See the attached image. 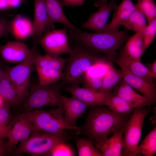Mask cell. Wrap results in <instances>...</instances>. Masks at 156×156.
Instances as JSON below:
<instances>
[{"mask_svg":"<svg viewBox=\"0 0 156 156\" xmlns=\"http://www.w3.org/2000/svg\"><path fill=\"white\" fill-rule=\"evenodd\" d=\"M8 126L3 127L0 126V140L8 138Z\"/></svg>","mask_w":156,"mask_h":156,"instance_id":"41","label":"cell"},{"mask_svg":"<svg viewBox=\"0 0 156 156\" xmlns=\"http://www.w3.org/2000/svg\"><path fill=\"white\" fill-rule=\"evenodd\" d=\"M47 15V24L44 32L54 28L55 23H61L68 29L79 30L67 18L63 10L64 5L59 0H45Z\"/></svg>","mask_w":156,"mask_h":156,"instance_id":"13","label":"cell"},{"mask_svg":"<svg viewBox=\"0 0 156 156\" xmlns=\"http://www.w3.org/2000/svg\"><path fill=\"white\" fill-rule=\"evenodd\" d=\"M68 35L72 40L84 47L105 55L111 62L116 59V51L130 37L128 30L115 32L88 33L68 29Z\"/></svg>","mask_w":156,"mask_h":156,"instance_id":"3","label":"cell"},{"mask_svg":"<svg viewBox=\"0 0 156 156\" xmlns=\"http://www.w3.org/2000/svg\"><path fill=\"white\" fill-rule=\"evenodd\" d=\"M62 89L58 83L42 86L38 83L30 84L28 97L23 106L25 111L46 106H63Z\"/></svg>","mask_w":156,"mask_h":156,"instance_id":"6","label":"cell"},{"mask_svg":"<svg viewBox=\"0 0 156 156\" xmlns=\"http://www.w3.org/2000/svg\"><path fill=\"white\" fill-rule=\"evenodd\" d=\"M116 1L107 0L101 4L98 9L91 13L88 19L83 23L81 27L95 32H103L107 24V21L111 12L117 6Z\"/></svg>","mask_w":156,"mask_h":156,"instance_id":"12","label":"cell"},{"mask_svg":"<svg viewBox=\"0 0 156 156\" xmlns=\"http://www.w3.org/2000/svg\"><path fill=\"white\" fill-rule=\"evenodd\" d=\"M124 128L116 133L109 138L94 144L104 156H122L123 148V135Z\"/></svg>","mask_w":156,"mask_h":156,"instance_id":"19","label":"cell"},{"mask_svg":"<svg viewBox=\"0 0 156 156\" xmlns=\"http://www.w3.org/2000/svg\"><path fill=\"white\" fill-rule=\"evenodd\" d=\"M10 8L8 0H0V11L6 10Z\"/></svg>","mask_w":156,"mask_h":156,"instance_id":"43","label":"cell"},{"mask_svg":"<svg viewBox=\"0 0 156 156\" xmlns=\"http://www.w3.org/2000/svg\"><path fill=\"white\" fill-rule=\"evenodd\" d=\"M11 107L9 103L5 102L0 107V126H7L13 119L10 112Z\"/></svg>","mask_w":156,"mask_h":156,"instance_id":"35","label":"cell"},{"mask_svg":"<svg viewBox=\"0 0 156 156\" xmlns=\"http://www.w3.org/2000/svg\"><path fill=\"white\" fill-rule=\"evenodd\" d=\"M111 62L107 65V71L103 77L102 84L99 91L105 93L112 92L113 89L123 78L122 71L115 68Z\"/></svg>","mask_w":156,"mask_h":156,"instance_id":"24","label":"cell"},{"mask_svg":"<svg viewBox=\"0 0 156 156\" xmlns=\"http://www.w3.org/2000/svg\"><path fill=\"white\" fill-rule=\"evenodd\" d=\"M113 90V93L120 97L135 107H141L151 105L144 96L137 92L123 79Z\"/></svg>","mask_w":156,"mask_h":156,"instance_id":"20","label":"cell"},{"mask_svg":"<svg viewBox=\"0 0 156 156\" xmlns=\"http://www.w3.org/2000/svg\"><path fill=\"white\" fill-rule=\"evenodd\" d=\"M9 29L18 41L25 40L34 35L33 23L28 17L18 14L10 21Z\"/></svg>","mask_w":156,"mask_h":156,"instance_id":"18","label":"cell"},{"mask_svg":"<svg viewBox=\"0 0 156 156\" xmlns=\"http://www.w3.org/2000/svg\"><path fill=\"white\" fill-rule=\"evenodd\" d=\"M5 62L2 59V58L0 56V66L2 65H5Z\"/></svg>","mask_w":156,"mask_h":156,"instance_id":"46","label":"cell"},{"mask_svg":"<svg viewBox=\"0 0 156 156\" xmlns=\"http://www.w3.org/2000/svg\"><path fill=\"white\" fill-rule=\"evenodd\" d=\"M32 51V49L20 41H10L0 47V56L9 63L21 62L29 57Z\"/></svg>","mask_w":156,"mask_h":156,"instance_id":"15","label":"cell"},{"mask_svg":"<svg viewBox=\"0 0 156 156\" xmlns=\"http://www.w3.org/2000/svg\"><path fill=\"white\" fill-rule=\"evenodd\" d=\"M64 88L88 107L96 105L106 106L108 98L112 93H104L99 91H95L85 88H81L79 86H67Z\"/></svg>","mask_w":156,"mask_h":156,"instance_id":"14","label":"cell"},{"mask_svg":"<svg viewBox=\"0 0 156 156\" xmlns=\"http://www.w3.org/2000/svg\"><path fill=\"white\" fill-rule=\"evenodd\" d=\"M138 155L152 156L156 153V127L149 133L140 144L137 148Z\"/></svg>","mask_w":156,"mask_h":156,"instance_id":"31","label":"cell"},{"mask_svg":"<svg viewBox=\"0 0 156 156\" xmlns=\"http://www.w3.org/2000/svg\"><path fill=\"white\" fill-rule=\"evenodd\" d=\"M103 77L90 76L87 74L84 80L83 87L95 91H99L101 87Z\"/></svg>","mask_w":156,"mask_h":156,"instance_id":"34","label":"cell"},{"mask_svg":"<svg viewBox=\"0 0 156 156\" xmlns=\"http://www.w3.org/2000/svg\"><path fill=\"white\" fill-rule=\"evenodd\" d=\"M8 125V140L7 144L12 151L18 143L27 138L35 131L31 122L21 114L13 118Z\"/></svg>","mask_w":156,"mask_h":156,"instance_id":"10","label":"cell"},{"mask_svg":"<svg viewBox=\"0 0 156 156\" xmlns=\"http://www.w3.org/2000/svg\"><path fill=\"white\" fill-rule=\"evenodd\" d=\"M123 73V80L136 91L144 96L151 103L156 102V84L152 78L135 75L126 69L120 68Z\"/></svg>","mask_w":156,"mask_h":156,"instance_id":"11","label":"cell"},{"mask_svg":"<svg viewBox=\"0 0 156 156\" xmlns=\"http://www.w3.org/2000/svg\"><path fill=\"white\" fill-rule=\"evenodd\" d=\"M69 54V60L63 69L64 76L58 83L62 89L67 86H79L90 68L107 64L110 61L103 53L76 42Z\"/></svg>","mask_w":156,"mask_h":156,"instance_id":"2","label":"cell"},{"mask_svg":"<svg viewBox=\"0 0 156 156\" xmlns=\"http://www.w3.org/2000/svg\"><path fill=\"white\" fill-rule=\"evenodd\" d=\"M36 46L32 49L31 55L25 60L12 67H6L5 74L15 86L20 103L28 96L30 86V77L33 70V59L37 49Z\"/></svg>","mask_w":156,"mask_h":156,"instance_id":"8","label":"cell"},{"mask_svg":"<svg viewBox=\"0 0 156 156\" xmlns=\"http://www.w3.org/2000/svg\"><path fill=\"white\" fill-rule=\"evenodd\" d=\"M68 60L69 58H64L47 54L41 55L37 49L34 54L33 63L36 67L62 71Z\"/></svg>","mask_w":156,"mask_h":156,"instance_id":"22","label":"cell"},{"mask_svg":"<svg viewBox=\"0 0 156 156\" xmlns=\"http://www.w3.org/2000/svg\"><path fill=\"white\" fill-rule=\"evenodd\" d=\"M33 23L34 37L42 36L47 24V15L45 0H35Z\"/></svg>","mask_w":156,"mask_h":156,"instance_id":"23","label":"cell"},{"mask_svg":"<svg viewBox=\"0 0 156 156\" xmlns=\"http://www.w3.org/2000/svg\"><path fill=\"white\" fill-rule=\"evenodd\" d=\"M65 143H62L57 145L50 152L49 156H74V153L72 148Z\"/></svg>","mask_w":156,"mask_h":156,"instance_id":"36","label":"cell"},{"mask_svg":"<svg viewBox=\"0 0 156 156\" xmlns=\"http://www.w3.org/2000/svg\"><path fill=\"white\" fill-rule=\"evenodd\" d=\"M143 39L141 32L135 33L126 41L118 54L130 60L140 61L143 54L142 51Z\"/></svg>","mask_w":156,"mask_h":156,"instance_id":"21","label":"cell"},{"mask_svg":"<svg viewBox=\"0 0 156 156\" xmlns=\"http://www.w3.org/2000/svg\"><path fill=\"white\" fill-rule=\"evenodd\" d=\"M21 114L31 122L35 131L58 136H69L66 130H74L78 135L79 132V127L70 126L66 121L63 106L48 110L25 111Z\"/></svg>","mask_w":156,"mask_h":156,"instance_id":"4","label":"cell"},{"mask_svg":"<svg viewBox=\"0 0 156 156\" xmlns=\"http://www.w3.org/2000/svg\"><path fill=\"white\" fill-rule=\"evenodd\" d=\"M6 67L5 64L0 66V81L5 74V69Z\"/></svg>","mask_w":156,"mask_h":156,"instance_id":"44","label":"cell"},{"mask_svg":"<svg viewBox=\"0 0 156 156\" xmlns=\"http://www.w3.org/2000/svg\"><path fill=\"white\" fill-rule=\"evenodd\" d=\"M107 0H97L94 3V6L96 7H99V5ZM116 1L117 0H112Z\"/></svg>","mask_w":156,"mask_h":156,"instance_id":"45","label":"cell"},{"mask_svg":"<svg viewBox=\"0 0 156 156\" xmlns=\"http://www.w3.org/2000/svg\"><path fill=\"white\" fill-rule=\"evenodd\" d=\"M85 1V0H61L64 5L73 7L82 5Z\"/></svg>","mask_w":156,"mask_h":156,"instance_id":"38","label":"cell"},{"mask_svg":"<svg viewBox=\"0 0 156 156\" xmlns=\"http://www.w3.org/2000/svg\"><path fill=\"white\" fill-rule=\"evenodd\" d=\"M38 82L42 86H47L56 83L63 78L62 71L53 69L36 67Z\"/></svg>","mask_w":156,"mask_h":156,"instance_id":"29","label":"cell"},{"mask_svg":"<svg viewBox=\"0 0 156 156\" xmlns=\"http://www.w3.org/2000/svg\"><path fill=\"white\" fill-rule=\"evenodd\" d=\"M5 102L4 101L0 95V107H1Z\"/></svg>","mask_w":156,"mask_h":156,"instance_id":"47","label":"cell"},{"mask_svg":"<svg viewBox=\"0 0 156 156\" xmlns=\"http://www.w3.org/2000/svg\"><path fill=\"white\" fill-rule=\"evenodd\" d=\"M24 0H8L10 8H16L19 6Z\"/></svg>","mask_w":156,"mask_h":156,"instance_id":"42","label":"cell"},{"mask_svg":"<svg viewBox=\"0 0 156 156\" xmlns=\"http://www.w3.org/2000/svg\"><path fill=\"white\" fill-rule=\"evenodd\" d=\"M135 4L132 0H123L114 9L110 22L107 23L103 32H115L119 31L120 27L136 8Z\"/></svg>","mask_w":156,"mask_h":156,"instance_id":"16","label":"cell"},{"mask_svg":"<svg viewBox=\"0 0 156 156\" xmlns=\"http://www.w3.org/2000/svg\"><path fill=\"white\" fill-rule=\"evenodd\" d=\"M68 29L64 27L61 29L50 31L41 37L39 43L46 54L60 56L70 53L72 47L68 40Z\"/></svg>","mask_w":156,"mask_h":156,"instance_id":"9","label":"cell"},{"mask_svg":"<svg viewBox=\"0 0 156 156\" xmlns=\"http://www.w3.org/2000/svg\"><path fill=\"white\" fill-rule=\"evenodd\" d=\"M143 36V53L154 40L156 34V18L148 23L141 32Z\"/></svg>","mask_w":156,"mask_h":156,"instance_id":"33","label":"cell"},{"mask_svg":"<svg viewBox=\"0 0 156 156\" xmlns=\"http://www.w3.org/2000/svg\"><path fill=\"white\" fill-rule=\"evenodd\" d=\"M106 106L115 113L125 115L131 114L136 107L112 92L108 98Z\"/></svg>","mask_w":156,"mask_h":156,"instance_id":"27","label":"cell"},{"mask_svg":"<svg viewBox=\"0 0 156 156\" xmlns=\"http://www.w3.org/2000/svg\"><path fill=\"white\" fill-rule=\"evenodd\" d=\"M150 106L148 108L136 107L133 109L124 127L122 156H138L137 148L141 137L144 122L149 112Z\"/></svg>","mask_w":156,"mask_h":156,"instance_id":"7","label":"cell"},{"mask_svg":"<svg viewBox=\"0 0 156 156\" xmlns=\"http://www.w3.org/2000/svg\"><path fill=\"white\" fill-rule=\"evenodd\" d=\"M114 61L120 68L126 69L135 75L143 77L152 78L146 66L140 61L130 60L118 54L117 58Z\"/></svg>","mask_w":156,"mask_h":156,"instance_id":"26","label":"cell"},{"mask_svg":"<svg viewBox=\"0 0 156 156\" xmlns=\"http://www.w3.org/2000/svg\"><path fill=\"white\" fill-rule=\"evenodd\" d=\"M71 136H58L35 131L20 142L12 153L14 155L27 154L31 156H49L57 145L71 139Z\"/></svg>","mask_w":156,"mask_h":156,"instance_id":"5","label":"cell"},{"mask_svg":"<svg viewBox=\"0 0 156 156\" xmlns=\"http://www.w3.org/2000/svg\"><path fill=\"white\" fill-rule=\"evenodd\" d=\"M64 116L66 122L72 126H77V120L86 112L88 106L72 96L70 98L62 96Z\"/></svg>","mask_w":156,"mask_h":156,"instance_id":"17","label":"cell"},{"mask_svg":"<svg viewBox=\"0 0 156 156\" xmlns=\"http://www.w3.org/2000/svg\"><path fill=\"white\" fill-rule=\"evenodd\" d=\"M0 95L11 107L16 108L20 103L16 89L5 73L0 81Z\"/></svg>","mask_w":156,"mask_h":156,"instance_id":"25","label":"cell"},{"mask_svg":"<svg viewBox=\"0 0 156 156\" xmlns=\"http://www.w3.org/2000/svg\"><path fill=\"white\" fill-rule=\"evenodd\" d=\"M88 107L86 121L79 127L78 135L87 138L94 144L111 134L122 131L131 115L115 113L104 105H96Z\"/></svg>","mask_w":156,"mask_h":156,"instance_id":"1","label":"cell"},{"mask_svg":"<svg viewBox=\"0 0 156 156\" xmlns=\"http://www.w3.org/2000/svg\"><path fill=\"white\" fill-rule=\"evenodd\" d=\"M136 5V4H135ZM129 18L123 23L122 25L126 29L137 33L142 32L147 26V20L142 12L137 8Z\"/></svg>","mask_w":156,"mask_h":156,"instance_id":"28","label":"cell"},{"mask_svg":"<svg viewBox=\"0 0 156 156\" xmlns=\"http://www.w3.org/2000/svg\"><path fill=\"white\" fill-rule=\"evenodd\" d=\"M146 66L150 73L152 77L155 80L156 78V60L152 63L146 64Z\"/></svg>","mask_w":156,"mask_h":156,"instance_id":"40","label":"cell"},{"mask_svg":"<svg viewBox=\"0 0 156 156\" xmlns=\"http://www.w3.org/2000/svg\"><path fill=\"white\" fill-rule=\"evenodd\" d=\"M75 142L79 156H103L93 142L85 137H77Z\"/></svg>","mask_w":156,"mask_h":156,"instance_id":"30","label":"cell"},{"mask_svg":"<svg viewBox=\"0 0 156 156\" xmlns=\"http://www.w3.org/2000/svg\"><path fill=\"white\" fill-rule=\"evenodd\" d=\"M10 21L3 15H0V38L10 33Z\"/></svg>","mask_w":156,"mask_h":156,"instance_id":"37","label":"cell"},{"mask_svg":"<svg viewBox=\"0 0 156 156\" xmlns=\"http://www.w3.org/2000/svg\"><path fill=\"white\" fill-rule=\"evenodd\" d=\"M12 151L8 146L7 143H5L3 140H0V156L8 155Z\"/></svg>","mask_w":156,"mask_h":156,"instance_id":"39","label":"cell"},{"mask_svg":"<svg viewBox=\"0 0 156 156\" xmlns=\"http://www.w3.org/2000/svg\"><path fill=\"white\" fill-rule=\"evenodd\" d=\"M137 8L145 16L148 23L156 18V5L153 0H137Z\"/></svg>","mask_w":156,"mask_h":156,"instance_id":"32","label":"cell"}]
</instances>
